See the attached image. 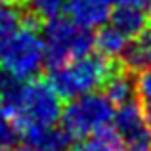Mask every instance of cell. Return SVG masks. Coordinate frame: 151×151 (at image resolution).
Returning <instances> with one entry per match:
<instances>
[{
  "instance_id": "1",
  "label": "cell",
  "mask_w": 151,
  "mask_h": 151,
  "mask_svg": "<svg viewBox=\"0 0 151 151\" xmlns=\"http://www.w3.org/2000/svg\"><path fill=\"white\" fill-rule=\"evenodd\" d=\"M0 103L12 113L21 132L31 126L55 124L61 117V98L50 81H15L0 73Z\"/></svg>"
},
{
  "instance_id": "2",
  "label": "cell",
  "mask_w": 151,
  "mask_h": 151,
  "mask_svg": "<svg viewBox=\"0 0 151 151\" xmlns=\"http://www.w3.org/2000/svg\"><path fill=\"white\" fill-rule=\"evenodd\" d=\"M46 63L42 35L35 19H23L0 40V73L15 81L37 78Z\"/></svg>"
},
{
  "instance_id": "3",
  "label": "cell",
  "mask_w": 151,
  "mask_h": 151,
  "mask_svg": "<svg viewBox=\"0 0 151 151\" xmlns=\"http://www.w3.org/2000/svg\"><path fill=\"white\" fill-rule=\"evenodd\" d=\"M115 69L117 65L109 58L101 55L100 52H88L77 59L54 67L50 75V84L55 88L61 100H73L103 88Z\"/></svg>"
},
{
  "instance_id": "4",
  "label": "cell",
  "mask_w": 151,
  "mask_h": 151,
  "mask_svg": "<svg viewBox=\"0 0 151 151\" xmlns=\"http://www.w3.org/2000/svg\"><path fill=\"white\" fill-rule=\"evenodd\" d=\"M115 103L100 92H90L69 100L61 111V126L71 138H90L111 128L115 115Z\"/></svg>"
},
{
  "instance_id": "5",
  "label": "cell",
  "mask_w": 151,
  "mask_h": 151,
  "mask_svg": "<svg viewBox=\"0 0 151 151\" xmlns=\"http://www.w3.org/2000/svg\"><path fill=\"white\" fill-rule=\"evenodd\" d=\"M42 42H44L46 65L54 69L92 52L94 33L73 23L71 19L55 17L46 21L42 29Z\"/></svg>"
},
{
  "instance_id": "6",
  "label": "cell",
  "mask_w": 151,
  "mask_h": 151,
  "mask_svg": "<svg viewBox=\"0 0 151 151\" xmlns=\"http://www.w3.org/2000/svg\"><path fill=\"white\" fill-rule=\"evenodd\" d=\"M111 128L126 151L151 149V132L147 128L144 105H140L136 100L124 101L115 107Z\"/></svg>"
},
{
  "instance_id": "7",
  "label": "cell",
  "mask_w": 151,
  "mask_h": 151,
  "mask_svg": "<svg viewBox=\"0 0 151 151\" xmlns=\"http://www.w3.org/2000/svg\"><path fill=\"white\" fill-rule=\"evenodd\" d=\"M113 8V0H67L65 12L73 23L94 31L109 21Z\"/></svg>"
},
{
  "instance_id": "8",
  "label": "cell",
  "mask_w": 151,
  "mask_h": 151,
  "mask_svg": "<svg viewBox=\"0 0 151 151\" xmlns=\"http://www.w3.org/2000/svg\"><path fill=\"white\" fill-rule=\"evenodd\" d=\"M21 136L25 138V144L35 151H69L73 140L63 126H58V122L25 128Z\"/></svg>"
},
{
  "instance_id": "9",
  "label": "cell",
  "mask_w": 151,
  "mask_h": 151,
  "mask_svg": "<svg viewBox=\"0 0 151 151\" xmlns=\"http://www.w3.org/2000/svg\"><path fill=\"white\" fill-rule=\"evenodd\" d=\"M121 67L128 73H142L151 67V23L142 33L126 42L122 54L119 55Z\"/></svg>"
},
{
  "instance_id": "10",
  "label": "cell",
  "mask_w": 151,
  "mask_h": 151,
  "mask_svg": "<svg viewBox=\"0 0 151 151\" xmlns=\"http://www.w3.org/2000/svg\"><path fill=\"white\" fill-rule=\"evenodd\" d=\"M109 23L130 40L132 37H136L138 33H142L149 25L151 17H149V12L144 6H138V4H121V6L113 8Z\"/></svg>"
},
{
  "instance_id": "11",
  "label": "cell",
  "mask_w": 151,
  "mask_h": 151,
  "mask_svg": "<svg viewBox=\"0 0 151 151\" xmlns=\"http://www.w3.org/2000/svg\"><path fill=\"white\" fill-rule=\"evenodd\" d=\"M105 96L109 98L115 105H121L124 101L134 100L136 94V81L132 78V75L122 67H117L113 71V75L109 77V81L105 82Z\"/></svg>"
},
{
  "instance_id": "12",
  "label": "cell",
  "mask_w": 151,
  "mask_h": 151,
  "mask_svg": "<svg viewBox=\"0 0 151 151\" xmlns=\"http://www.w3.org/2000/svg\"><path fill=\"white\" fill-rule=\"evenodd\" d=\"M126 42H128V38L119 33L109 21L105 25H101L98 29V33L94 35V48H98V52L101 55H105L109 59L119 58L122 54V50H124Z\"/></svg>"
},
{
  "instance_id": "13",
  "label": "cell",
  "mask_w": 151,
  "mask_h": 151,
  "mask_svg": "<svg viewBox=\"0 0 151 151\" xmlns=\"http://www.w3.org/2000/svg\"><path fill=\"white\" fill-rule=\"evenodd\" d=\"M69 151H122V145L113 128H107L96 136L82 138L81 142L71 145Z\"/></svg>"
},
{
  "instance_id": "14",
  "label": "cell",
  "mask_w": 151,
  "mask_h": 151,
  "mask_svg": "<svg viewBox=\"0 0 151 151\" xmlns=\"http://www.w3.org/2000/svg\"><path fill=\"white\" fill-rule=\"evenodd\" d=\"M23 6L29 10V17L50 21V19L61 17L67 0H23Z\"/></svg>"
},
{
  "instance_id": "15",
  "label": "cell",
  "mask_w": 151,
  "mask_h": 151,
  "mask_svg": "<svg viewBox=\"0 0 151 151\" xmlns=\"http://www.w3.org/2000/svg\"><path fill=\"white\" fill-rule=\"evenodd\" d=\"M21 138V128L12 117V113L0 103V151L15 145Z\"/></svg>"
},
{
  "instance_id": "16",
  "label": "cell",
  "mask_w": 151,
  "mask_h": 151,
  "mask_svg": "<svg viewBox=\"0 0 151 151\" xmlns=\"http://www.w3.org/2000/svg\"><path fill=\"white\" fill-rule=\"evenodd\" d=\"M23 19L25 17H23L21 10H19L17 6L0 4V40H2L10 31H14Z\"/></svg>"
},
{
  "instance_id": "17",
  "label": "cell",
  "mask_w": 151,
  "mask_h": 151,
  "mask_svg": "<svg viewBox=\"0 0 151 151\" xmlns=\"http://www.w3.org/2000/svg\"><path fill=\"white\" fill-rule=\"evenodd\" d=\"M136 94L144 107L151 105V67L142 71L140 77L136 78Z\"/></svg>"
},
{
  "instance_id": "18",
  "label": "cell",
  "mask_w": 151,
  "mask_h": 151,
  "mask_svg": "<svg viewBox=\"0 0 151 151\" xmlns=\"http://www.w3.org/2000/svg\"><path fill=\"white\" fill-rule=\"evenodd\" d=\"M4 151H35L33 147H29V145H19V144H15V145H12V147H8V149H4Z\"/></svg>"
},
{
  "instance_id": "19",
  "label": "cell",
  "mask_w": 151,
  "mask_h": 151,
  "mask_svg": "<svg viewBox=\"0 0 151 151\" xmlns=\"http://www.w3.org/2000/svg\"><path fill=\"white\" fill-rule=\"evenodd\" d=\"M144 113H145V121H147V128L151 132V105L149 107H144Z\"/></svg>"
},
{
  "instance_id": "20",
  "label": "cell",
  "mask_w": 151,
  "mask_h": 151,
  "mask_svg": "<svg viewBox=\"0 0 151 151\" xmlns=\"http://www.w3.org/2000/svg\"><path fill=\"white\" fill-rule=\"evenodd\" d=\"M0 4H10V6H19V4H23V0H0Z\"/></svg>"
}]
</instances>
